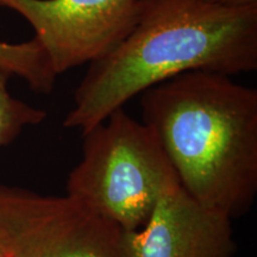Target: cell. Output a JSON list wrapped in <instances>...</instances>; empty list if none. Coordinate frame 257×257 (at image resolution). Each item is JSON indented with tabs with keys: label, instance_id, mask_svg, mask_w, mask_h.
<instances>
[{
	"label": "cell",
	"instance_id": "6da1fadb",
	"mask_svg": "<svg viewBox=\"0 0 257 257\" xmlns=\"http://www.w3.org/2000/svg\"><path fill=\"white\" fill-rule=\"evenodd\" d=\"M257 68V6L140 0L123 41L89 64L63 126L81 135L134 96L186 72L231 76Z\"/></svg>",
	"mask_w": 257,
	"mask_h": 257
},
{
	"label": "cell",
	"instance_id": "7a4b0ae2",
	"mask_svg": "<svg viewBox=\"0 0 257 257\" xmlns=\"http://www.w3.org/2000/svg\"><path fill=\"white\" fill-rule=\"evenodd\" d=\"M149 125L181 187L231 220L257 194V91L210 72H186L141 93Z\"/></svg>",
	"mask_w": 257,
	"mask_h": 257
},
{
	"label": "cell",
	"instance_id": "3957f363",
	"mask_svg": "<svg viewBox=\"0 0 257 257\" xmlns=\"http://www.w3.org/2000/svg\"><path fill=\"white\" fill-rule=\"evenodd\" d=\"M82 138V157L69 173L67 195L124 232L141 229L161 195L180 185L153 128L124 108Z\"/></svg>",
	"mask_w": 257,
	"mask_h": 257
},
{
	"label": "cell",
	"instance_id": "277c9868",
	"mask_svg": "<svg viewBox=\"0 0 257 257\" xmlns=\"http://www.w3.org/2000/svg\"><path fill=\"white\" fill-rule=\"evenodd\" d=\"M123 234L68 195L0 185V249L6 257H125Z\"/></svg>",
	"mask_w": 257,
	"mask_h": 257
},
{
	"label": "cell",
	"instance_id": "5b68a950",
	"mask_svg": "<svg viewBox=\"0 0 257 257\" xmlns=\"http://www.w3.org/2000/svg\"><path fill=\"white\" fill-rule=\"evenodd\" d=\"M140 0H0L21 15L57 76L104 57L133 28Z\"/></svg>",
	"mask_w": 257,
	"mask_h": 257
},
{
	"label": "cell",
	"instance_id": "8992f818",
	"mask_svg": "<svg viewBox=\"0 0 257 257\" xmlns=\"http://www.w3.org/2000/svg\"><path fill=\"white\" fill-rule=\"evenodd\" d=\"M231 221L176 185L161 195L141 229L124 232L125 257H233Z\"/></svg>",
	"mask_w": 257,
	"mask_h": 257
},
{
	"label": "cell",
	"instance_id": "52a82bcc",
	"mask_svg": "<svg viewBox=\"0 0 257 257\" xmlns=\"http://www.w3.org/2000/svg\"><path fill=\"white\" fill-rule=\"evenodd\" d=\"M0 69L10 76L23 79L40 94H49L55 87L57 75L35 38L22 43L0 41Z\"/></svg>",
	"mask_w": 257,
	"mask_h": 257
},
{
	"label": "cell",
	"instance_id": "ba28073f",
	"mask_svg": "<svg viewBox=\"0 0 257 257\" xmlns=\"http://www.w3.org/2000/svg\"><path fill=\"white\" fill-rule=\"evenodd\" d=\"M11 76L0 69V148L12 143L24 127L41 124L47 112L32 107L9 92Z\"/></svg>",
	"mask_w": 257,
	"mask_h": 257
},
{
	"label": "cell",
	"instance_id": "9c48e42d",
	"mask_svg": "<svg viewBox=\"0 0 257 257\" xmlns=\"http://www.w3.org/2000/svg\"><path fill=\"white\" fill-rule=\"evenodd\" d=\"M212 5L224 6V8H250V6H257V0H202Z\"/></svg>",
	"mask_w": 257,
	"mask_h": 257
},
{
	"label": "cell",
	"instance_id": "30bf717a",
	"mask_svg": "<svg viewBox=\"0 0 257 257\" xmlns=\"http://www.w3.org/2000/svg\"><path fill=\"white\" fill-rule=\"evenodd\" d=\"M0 257H5L4 252H3V250H2V249H0Z\"/></svg>",
	"mask_w": 257,
	"mask_h": 257
},
{
	"label": "cell",
	"instance_id": "8fae6325",
	"mask_svg": "<svg viewBox=\"0 0 257 257\" xmlns=\"http://www.w3.org/2000/svg\"><path fill=\"white\" fill-rule=\"evenodd\" d=\"M5 257H6V256H5Z\"/></svg>",
	"mask_w": 257,
	"mask_h": 257
}]
</instances>
